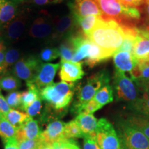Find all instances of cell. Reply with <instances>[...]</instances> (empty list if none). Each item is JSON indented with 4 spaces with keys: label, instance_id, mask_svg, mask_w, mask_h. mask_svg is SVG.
Masks as SVG:
<instances>
[{
    "label": "cell",
    "instance_id": "6da1fadb",
    "mask_svg": "<svg viewBox=\"0 0 149 149\" xmlns=\"http://www.w3.org/2000/svg\"><path fill=\"white\" fill-rule=\"evenodd\" d=\"M124 36V29L118 22L102 17L86 37L111 57L120 50Z\"/></svg>",
    "mask_w": 149,
    "mask_h": 149
},
{
    "label": "cell",
    "instance_id": "7a4b0ae2",
    "mask_svg": "<svg viewBox=\"0 0 149 149\" xmlns=\"http://www.w3.org/2000/svg\"><path fill=\"white\" fill-rule=\"evenodd\" d=\"M102 13V18L113 19L120 25L137 27L141 21L139 8L127 6L120 0H95Z\"/></svg>",
    "mask_w": 149,
    "mask_h": 149
},
{
    "label": "cell",
    "instance_id": "3957f363",
    "mask_svg": "<svg viewBox=\"0 0 149 149\" xmlns=\"http://www.w3.org/2000/svg\"><path fill=\"white\" fill-rule=\"evenodd\" d=\"M75 86L72 83L61 81L52 83L40 91V97L55 111L68 107L73 98Z\"/></svg>",
    "mask_w": 149,
    "mask_h": 149
},
{
    "label": "cell",
    "instance_id": "277c9868",
    "mask_svg": "<svg viewBox=\"0 0 149 149\" xmlns=\"http://www.w3.org/2000/svg\"><path fill=\"white\" fill-rule=\"evenodd\" d=\"M109 74L105 70L92 74L78 91L77 100L74 104L73 110L77 114L82 112L84 106L94 97L96 93L104 86L109 83Z\"/></svg>",
    "mask_w": 149,
    "mask_h": 149
},
{
    "label": "cell",
    "instance_id": "5b68a950",
    "mask_svg": "<svg viewBox=\"0 0 149 149\" xmlns=\"http://www.w3.org/2000/svg\"><path fill=\"white\" fill-rule=\"evenodd\" d=\"M95 139L100 149H122L114 127L105 118L98 120Z\"/></svg>",
    "mask_w": 149,
    "mask_h": 149
},
{
    "label": "cell",
    "instance_id": "8992f818",
    "mask_svg": "<svg viewBox=\"0 0 149 149\" xmlns=\"http://www.w3.org/2000/svg\"><path fill=\"white\" fill-rule=\"evenodd\" d=\"M114 84L118 99L133 103L137 100V86L131 78L126 76L124 72L115 70Z\"/></svg>",
    "mask_w": 149,
    "mask_h": 149
},
{
    "label": "cell",
    "instance_id": "52a82bcc",
    "mask_svg": "<svg viewBox=\"0 0 149 149\" xmlns=\"http://www.w3.org/2000/svg\"><path fill=\"white\" fill-rule=\"evenodd\" d=\"M122 149H149V139L128 123L122 126Z\"/></svg>",
    "mask_w": 149,
    "mask_h": 149
},
{
    "label": "cell",
    "instance_id": "ba28073f",
    "mask_svg": "<svg viewBox=\"0 0 149 149\" xmlns=\"http://www.w3.org/2000/svg\"><path fill=\"white\" fill-rule=\"evenodd\" d=\"M41 61L34 56L21 58L13 67V72L19 79L24 80L26 84L32 82Z\"/></svg>",
    "mask_w": 149,
    "mask_h": 149
},
{
    "label": "cell",
    "instance_id": "9c48e42d",
    "mask_svg": "<svg viewBox=\"0 0 149 149\" xmlns=\"http://www.w3.org/2000/svg\"><path fill=\"white\" fill-rule=\"evenodd\" d=\"M59 67L60 64L59 63H41L31 83L40 91L47 86L53 83L54 77Z\"/></svg>",
    "mask_w": 149,
    "mask_h": 149
},
{
    "label": "cell",
    "instance_id": "30bf717a",
    "mask_svg": "<svg viewBox=\"0 0 149 149\" xmlns=\"http://www.w3.org/2000/svg\"><path fill=\"white\" fill-rule=\"evenodd\" d=\"M59 77L61 81L67 83H73L81 79L84 75L81 62L74 63L72 61H61Z\"/></svg>",
    "mask_w": 149,
    "mask_h": 149
},
{
    "label": "cell",
    "instance_id": "8fae6325",
    "mask_svg": "<svg viewBox=\"0 0 149 149\" xmlns=\"http://www.w3.org/2000/svg\"><path fill=\"white\" fill-rule=\"evenodd\" d=\"M53 21L45 15L37 17L30 27L29 34L35 39H45L53 35Z\"/></svg>",
    "mask_w": 149,
    "mask_h": 149
},
{
    "label": "cell",
    "instance_id": "7c38bea8",
    "mask_svg": "<svg viewBox=\"0 0 149 149\" xmlns=\"http://www.w3.org/2000/svg\"><path fill=\"white\" fill-rule=\"evenodd\" d=\"M66 123L55 120L48 124L46 129L41 133V139L44 144L53 145L55 142L66 139L64 137V127Z\"/></svg>",
    "mask_w": 149,
    "mask_h": 149
},
{
    "label": "cell",
    "instance_id": "4fadbf2b",
    "mask_svg": "<svg viewBox=\"0 0 149 149\" xmlns=\"http://www.w3.org/2000/svg\"><path fill=\"white\" fill-rule=\"evenodd\" d=\"M74 17H84L89 15L102 17V13L95 0H74L71 5Z\"/></svg>",
    "mask_w": 149,
    "mask_h": 149
},
{
    "label": "cell",
    "instance_id": "5bb4252c",
    "mask_svg": "<svg viewBox=\"0 0 149 149\" xmlns=\"http://www.w3.org/2000/svg\"><path fill=\"white\" fill-rule=\"evenodd\" d=\"M76 26V21L73 15H68L57 18L53 21V39L59 40L69 34Z\"/></svg>",
    "mask_w": 149,
    "mask_h": 149
},
{
    "label": "cell",
    "instance_id": "9a60e30c",
    "mask_svg": "<svg viewBox=\"0 0 149 149\" xmlns=\"http://www.w3.org/2000/svg\"><path fill=\"white\" fill-rule=\"evenodd\" d=\"M27 19L24 15H19L8 22L4 27L5 37L8 40L15 41L21 37L26 29Z\"/></svg>",
    "mask_w": 149,
    "mask_h": 149
},
{
    "label": "cell",
    "instance_id": "2e32d148",
    "mask_svg": "<svg viewBox=\"0 0 149 149\" xmlns=\"http://www.w3.org/2000/svg\"><path fill=\"white\" fill-rule=\"evenodd\" d=\"M42 132L37 121L31 117L18 127L15 137L18 142L26 139H37L40 137Z\"/></svg>",
    "mask_w": 149,
    "mask_h": 149
},
{
    "label": "cell",
    "instance_id": "e0dca14e",
    "mask_svg": "<svg viewBox=\"0 0 149 149\" xmlns=\"http://www.w3.org/2000/svg\"><path fill=\"white\" fill-rule=\"evenodd\" d=\"M113 61L116 70L121 72H130L133 71L137 61L133 54L126 51H117L113 55Z\"/></svg>",
    "mask_w": 149,
    "mask_h": 149
},
{
    "label": "cell",
    "instance_id": "ac0fdd59",
    "mask_svg": "<svg viewBox=\"0 0 149 149\" xmlns=\"http://www.w3.org/2000/svg\"><path fill=\"white\" fill-rule=\"evenodd\" d=\"M79 124L84 137L91 136L95 137V133L97 128L98 120L93 114L81 113L74 119Z\"/></svg>",
    "mask_w": 149,
    "mask_h": 149
},
{
    "label": "cell",
    "instance_id": "d6986e66",
    "mask_svg": "<svg viewBox=\"0 0 149 149\" xmlns=\"http://www.w3.org/2000/svg\"><path fill=\"white\" fill-rule=\"evenodd\" d=\"M17 7L12 0H0V28H3L17 16Z\"/></svg>",
    "mask_w": 149,
    "mask_h": 149
},
{
    "label": "cell",
    "instance_id": "ffe728a7",
    "mask_svg": "<svg viewBox=\"0 0 149 149\" xmlns=\"http://www.w3.org/2000/svg\"><path fill=\"white\" fill-rule=\"evenodd\" d=\"M132 54L137 61L149 60V39L139 35Z\"/></svg>",
    "mask_w": 149,
    "mask_h": 149
},
{
    "label": "cell",
    "instance_id": "44dd1931",
    "mask_svg": "<svg viewBox=\"0 0 149 149\" xmlns=\"http://www.w3.org/2000/svg\"><path fill=\"white\" fill-rule=\"evenodd\" d=\"M130 74V78L137 85L149 81V60L137 61Z\"/></svg>",
    "mask_w": 149,
    "mask_h": 149
},
{
    "label": "cell",
    "instance_id": "7402d4cb",
    "mask_svg": "<svg viewBox=\"0 0 149 149\" xmlns=\"http://www.w3.org/2000/svg\"><path fill=\"white\" fill-rule=\"evenodd\" d=\"M110 57H111L100 46L91 42L90 51L88 57L85 59V63L87 66L92 68L99 63L108 59Z\"/></svg>",
    "mask_w": 149,
    "mask_h": 149
},
{
    "label": "cell",
    "instance_id": "603a6c76",
    "mask_svg": "<svg viewBox=\"0 0 149 149\" xmlns=\"http://www.w3.org/2000/svg\"><path fill=\"white\" fill-rule=\"evenodd\" d=\"M28 90L22 93L21 106L19 109L25 111L27 108L40 97V91L32 83L27 84Z\"/></svg>",
    "mask_w": 149,
    "mask_h": 149
},
{
    "label": "cell",
    "instance_id": "cb8c5ba5",
    "mask_svg": "<svg viewBox=\"0 0 149 149\" xmlns=\"http://www.w3.org/2000/svg\"><path fill=\"white\" fill-rule=\"evenodd\" d=\"M21 85L20 79L14 74L3 73L0 77V90L12 92L19 88Z\"/></svg>",
    "mask_w": 149,
    "mask_h": 149
},
{
    "label": "cell",
    "instance_id": "d4e9b609",
    "mask_svg": "<svg viewBox=\"0 0 149 149\" xmlns=\"http://www.w3.org/2000/svg\"><path fill=\"white\" fill-rule=\"evenodd\" d=\"M101 18L102 17L95 15H89L84 17H74L76 24L80 27L83 35H84L86 37H87V35L90 33Z\"/></svg>",
    "mask_w": 149,
    "mask_h": 149
},
{
    "label": "cell",
    "instance_id": "484cf974",
    "mask_svg": "<svg viewBox=\"0 0 149 149\" xmlns=\"http://www.w3.org/2000/svg\"><path fill=\"white\" fill-rule=\"evenodd\" d=\"M18 128L10 124L5 117L0 121V137L3 143L8 139L15 138L17 133Z\"/></svg>",
    "mask_w": 149,
    "mask_h": 149
},
{
    "label": "cell",
    "instance_id": "4316f807",
    "mask_svg": "<svg viewBox=\"0 0 149 149\" xmlns=\"http://www.w3.org/2000/svg\"><path fill=\"white\" fill-rule=\"evenodd\" d=\"M93 99L103 107L113 101V88L109 84H106L96 93Z\"/></svg>",
    "mask_w": 149,
    "mask_h": 149
},
{
    "label": "cell",
    "instance_id": "83f0119b",
    "mask_svg": "<svg viewBox=\"0 0 149 149\" xmlns=\"http://www.w3.org/2000/svg\"><path fill=\"white\" fill-rule=\"evenodd\" d=\"M127 123L138 129L149 139V117L142 116H131Z\"/></svg>",
    "mask_w": 149,
    "mask_h": 149
},
{
    "label": "cell",
    "instance_id": "f1b7e54d",
    "mask_svg": "<svg viewBox=\"0 0 149 149\" xmlns=\"http://www.w3.org/2000/svg\"><path fill=\"white\" fill-rule=\"evenodd\" d=\"M5 117L12 125L17 128L19 127L24 122L31 118L26 113H23V112L19 111L17 110L13 109L10 110V111L7 113Z\"/></svg>",
    "mask_w": 149,
    "mask_h": 149
},
{
    "label": "cell",
    "instance_id": "f546056e",
    "mask_svg": "<svg viewBox=\"0 0 149 149\" xmlns=\"http://www.w3.org/2000/svg\"><path fill=\"white\" fill-rule=\"evenodd\" d=\"M58 51L61 59V61H72L74 54V48L70 37L61 43L58 48Z\"/></svg>",
    "mask_w": 149,
    "mask_h": 149
},
{
    "label": "cell",
    "instance_id": "4dcf8cb0",
    "mask_svg": "<svg viewBox=\"0 0 149 149\" xmlns=\"http://www.w3.org/2000/svg\"><path fill=\"white\" fill-rule=\"evenodd\" d=\"M64 134L65 138L68 139L84 137V135L81 132V128H80L79 124L75 120L66 123Z\"/></svg>",
    "mask_w": 149,
    "mask_h": 149
},
{
    "label": "cell",
    "instance_id": "1f68e13d",
    "mask_svg": "<svg viewBox=\"0 0 149 149\" xmlns=\"http://www.w3.org/2000/svg\"><path fill=\"white\" fill-rule=\"evenodd\" d=\"M20 52L17 48H9L6 51L4 60L2 64L3 74L6 72L9 67L13 66L15 63L19 59Z\"/></svg>",
    "mask_w": 149,
    "mask_h": 149
},
{
    "label": "cell",
    "instance_id": "d6a6232c",
    "mask_svg": "<svg viewBox=\"0 0 149 149\" xmlns=\"http://www.w3.org/2000/svg\"><path fill=\"white\" fill-rule=\"evenodd\" d=\"M59 54L57 48L47 47L41 51L39 55V60L41 62H49L55 60L59 57Z\"/></svg>",
    "mask_w": 149,
    "mask_h": 149
},
{
    "label": "cell",
    "instance_id": "836d02e7",
    "mask_svg": "<svg viewBox=\"0 0 149 149\" xmlns=\"http://www.w3.org/2000/svg\"><path fill=\"white\" fill-rule=\"evenodd\" d=\"M133 109L141 114L149 117V97H143L133 102Z\"/></svg>",
    "mask_w": 149,
    "mask_h": 149
},
{
    "label": "cell",
    "instance_id": "e575fe53",
    "mask_svg": "<svg viewBox=\"0 0 149 149\" xmlns=\"http://www.w3.org/2000/svg\"><path fill=\"white\" fill-rule=\"evenodd\" d=\"M22 93L19 91H12L6 97V100L10 108H20Z\"/></svg>",
    "mask_w": 149,
    "mask_h": 149
},
{
    "label": "cell",
    "instance_id": "d590c367",
    "mask_svg": "<svg viewBox=\"0 0 149 149\" xmlns=\"http://www.w3.org/2000/svg\"><path fill=\"white\" fill-rule=\"evenodd\" d=\"M43 141L41 137L34 139H26L19 142V149H37L42 146Z\"/></svg>",
    "mask_w": 149,
    "mask_h": 149
},
{
    "label": "cell",
    "instance_id": "8d00e7d4",
    "mask_svg": "<svg viewBox=\"0 0 149 149\" xmlns=\"http://www.w3.org/2000/svg\"><path fill=\"white\" fill-rule=\"evenodd\" d=\"M52 146L53 149H80L75 141L68 139L55 142Z\"/></svg>",
    "mask_w": 149,
    "mask_h": 149
},
{
    "label": "cell",
    "instance_id": "74e56055",
    "mask_svg": "<svg viewBox=\"0 0 149 149\" xmlns=\"http://www.w3.org/2000/svg\"><path fill=\"white\" fill-rule=\"evenodd\" d=\"M42 100L41 97L38 98L30 107L27 108V109L25 111L30 117H33L40 114L42 108Z\"/></svg>",
    "mask_w": 149,
    "mask_h": 149
},
{
    "label": "cell",
    "instance_id": "f35d334b",
    "mask_svg": "<svg viewBox=\"0 0 149 149\" xmlns=\"http://www.w3.org/2000/svg\"><path fill=\"white\" fill-rule=\"evenodd\" d=\"M102 107L94 99L90 100L88 103L82 109V112L81 113H88V114H93L95 112H96L98 110L101 109Z\"/></svg>",
    "mask_w": 149,
    "mask_h": 149
},
{
    "label": "cell",
    "instance_id": "ab89813d",
    "mask_svg": "<svg viewBox=\"0 0 149 149\" xmlns=\"http://www.w3.org/2000/svg\"><path fill=\"white\" fill-rule=\"evenodd\" d=\"M83 149H100L97 142L95 137L91 136H84V137Z\"/></svg>",
    "mask_w": 149,
    "mask_h": 149
},
{
    "label": "cell",
    "instance_id": "60d3db41",
    "mask_svg": "<svg viewBox=\"0 0 149 149\" xmlns=\"http://www.w3.org/2000/svg\"><path fill=\"white\" fill-rule=\"evenodd\" d=\"M10 109L11 108L9 107L6 102V100L3 95L1 94V90H0V113L5 117L7 113L10 111Z\"/></svg>",
    "mask_w": 149,
    "mask_h": 149
},
{
    "label": "cell",
    "instance_id": "b9f144b4",
    "mask_svg": "<svg viewBox=\"0 0 149 149\" xmlns=\"http://www.w3.org/2000/svg\"><path fill=\"white\" fill-rule=\"evenodd\" d=\"M120 1L123 4L127 6L139 8L144 3L145 0H120Z\"/></svg>",
    "mask_w": 149,
    "mask_h": 149
},
{
    "label": "cell",
    "instance_id": "7bdbcfd3",
    "mask_svg": "<svg viewBox=\"0 0 149 149\" xmlns=\"http://www.w3.org/2000/svg\"><path fill=\"white\" fill-rule=\"evenodd\" d=\"M4 149H19V142L16 137L5 141Z\"/></svg>",
    "mask_w": 149,
    "mask_h": 149
},
{
    "label": "cell",
    "instance_id": "ee69618b",
    "mask_svg": "<svg viewBox=\"0 0 149 149\" xmlns=\"http://www.w3.org/2000/svg\"><path fill=\"white\" fill-rule=\"evenodd\" d=\"M6 51V47L4 43L0 42V74L3 73L1 67H2L3 60H4Z\"/></svg>",
    "mask_w": 149,
    "mask_h": 149
},
{
    "label": "cell",
    "instance_id": "f6af8a7d",
    "mask_svg": "<svg viewBox=\"0 0 149 149\" xmlns=\"http://www.w3.org/2000/svg\"><path fill=\"white\" fill-rule=\"evenodd\" d=\"M137 87L142 91L143 97H149V81L137 84Z\"/></svg>",
    "mask_w": 149,
    "mask_h": 149
},
{
    "label": "cell",
    "instance_id": "bcb514c9",
    "mask_svg": "<svg viewBox=\"0 0 149 149\" xmlns=\"http://www.w3.org/2000/svg\"><path fill=\"white\" fill-rule=\"evenodd\" d=\"M62 0H33L34 3L38 6H44L50 3H59Z\"/></svg>",
    "mask_w": 149,
    "mask_h": 149
},
{
    "label": "cell",
    "instance_id": "7dc6e473",
    "mask_svg": "<svg viewBox=\"0 0 149 149\" xmlns=\"http://www.w3.org/2000/svg\"><path fill=\"white\" fill-rule=\"evenodd\" d=\"M138 29V28H137ZM139 35L141 36L146 37L147 39H149V26L144 27V28H139L138 29Z\"/></svg>",
    "mask_w": 149,
    "mask_h": 149
},
{
    "label": "cell",
    "instance_id": "c3c4849f",
    "mask_svg": "<svg viewBox=\"0 0 149 149\" xmlns=\"http://www.w3.org/2000/svg\"><path fill=\"white\" fill-rule=\"evenodd\" d=\"M41 149H53V146L50 144H46L43 143V144L41 146Z\"/></svg>",
    "mask_w": 149,
    "mask_h": 149
},
{
    "label": "cell",
    "instance_id": "681fc988",
    "mask_svg": "<svg viewBox=\"0 0 149 149\" xmlns=\"http://www.w3.org/2000/svg\"><path fill=\"white\" fill-rule=\"evenodd\" d=\"M3 117H4V116H3V115L2 114H1V113H0V121L1 120V119L3 118Z\"/></svg>",
    "mask_w": 149,
    "mask_h": 149
},
{
    "label": "cell",
    "instance_id": "f907efd6",
    "mask_svg": "<svg viewBox=\"0 0 149 149\" xmlns=\"http://www.w3.org/2000/svg\"><path fill=\"white\" fill-rule=\"evenodd\" d=\"M12 1H13L15 2V1H26V0H12Z\"/></svg>",
    "mask_w": 149,
    "mask_h": 149
},
{
    "label": "cell",
    "instance_id": "816d5d0a",
    "mask_svg": "<svg viewBox=\"0 0 149 149\" xmlns=\"http://www.w3.org/2000/svg\"><path fill=\"white\" fill-rule=\"evenodd\" d=\"M144 1H149V0H145Z\"/></svg>",
    "mask_w": 149,
    "mask_h": 149
},
{
    "label": "cell",
    "instance_id": "f5cc1de1",
    "mask_svg": "<svg viewBox=\"0 0 149 149\" xmlns=\"http://www.w3.org/2000/svg\"><path fill=\"white\" fill-rule=\"evenodd\" d=\"M41 146L40 147V148H37V149H41Z\"/></svg>",
    "mask_w": 149,
    "mask_h": 149
}]
</instances>
